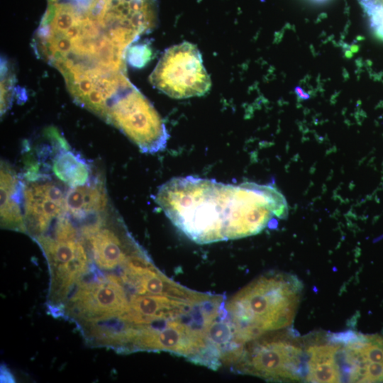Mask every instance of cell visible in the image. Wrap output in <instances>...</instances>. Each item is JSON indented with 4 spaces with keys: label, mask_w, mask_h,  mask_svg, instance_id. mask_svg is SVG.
I'll list each match as a JSON object with an SVG mask.
<instances>
[{
    "label": "cell",
    "mask_w": 383,
    "mask_h": 383,
    "mask_svg": "<svg viewBox=\"0 0 383 383\" xmlns=\"http://www.w3.org/2000/svg\"><path fill=\"white\" fill-rule=\"evenodd\" d=\"M14 378L11 373L5 366H1V382H13Z\"/></svg>",
    "instance_id": "obj_16"
},
{
    "label": "cell",
    "mask_w": 383,
    "mask_h": 383,
    "mask_svg": "<svg viewBox=\"0 0 383 383\" xmlns=\"http://www.w3.org/2000/svg\"><path fill=\"white\" fill-rule=\"evenodd\" d=\"M52 170L59 180L71 187L82 186L89 182L91 171L88 164L68 150L66 143L55 156Z\"/></svg>",
    "instance_id": "obj_13"
},
{
    "label": "cell",
    "mask_w": 383,
    "mask_h": 383,
    "mask_svg": "<svg viewBox=\"0 0 383 383\" xmlns=\"http://www.w3.org/2000/svg\"><path fill=\"white\" fill-rule=\"evenodd\" d=\"M109 205L104 184L99 180L70 188L65 194V213L77 220L104 213Z\"/></svg>",
    "instance_id": "obj_12"
},
{
    "label": "cell",
    "mask_w": 383,
    "mask_h": 383,
    "mask_svg": "<svg viewBox=\"0 0 383 383\" xmlns=\"http://www.w3.org/2000/svg\"><path fill=\"white\" fill-rule=\"evenodd\" d=\"M375 37L383 41V0H358Z\"/></svg>",
    "instance_id": "obj_14"
},
{
    "label": "cell",
    "mask_w": 383,
    "mask_h": 383,
    "mask_svg": "<svg viewBox=\"0 0 383 383\" xmlns=\"http://www.w3.org/2000/svg\"><path fill=\"white\" fill-rule=\"evenodd\" d=\"M120 129L145 153L163 150L168 133L160 116L135 87L115 102L106 121Z\"/></svg>",
    "instance_id": "obj_6"
},
{
    "label": "cell",
    "mask_w": 383,
    "mask_h": 383,
    "mask_svg": "<svg viewBox=\"0 0 383 383\" xmlns=\"http://www.w3.org/2000/svg\"><path fill=\"white\" fill-rule=\"evenodd\" d=\"M32 45L63 76L73 99L103 109L133 84L130 45L156 25L157 0H47Z\"/></svg>",
    "instance_id": "obj_1"
},
{
    "label": "cell",
    "mask_w": 383,
    "mask_h": 383,
    "mask_svg": "<svg viewBox=\"0 0 383 383\" xmlns=\"http://www.w3.org/2000/svg\"><path fill=\"white\" fill-rule=\"evenodd\" d=\"M80 235L95 265L101 270H113L121 266L138 246L126 240L101 216L84 225Z\"/></svg>",
    "instance_id": "obj_9"
},
{
    "label": "cell",
    "mask_w": 383,
    "mask_h": 383,
    "mask_svg": "<svg viewBox=\"0 0 383 383\" xmlns=\"http://www.w3.org/2000/svg\"><path fill=\"white\" fill-rule=\"evenodd\" d=\"M23 184V215L27 233L34 238L46 233L65 214V194L48 177L30 172Z\"/></svg>",
    "instance_id": "obj_8"
},
{
    "label": "cell",
    "mask_w": 383,
    "mask_h": 383,
    "mask_svg": "<svg viewBox=\"0 0 383 383\" xmlns=\"http://www.w3.org/2000/svg\"><path fill=\"white\" fill-rule=\"evenodd\" d=\"M294 91H295L296 94L297 95V96L300 99L306 100V99H309L310 98V96L309 95V94L305 92L302 89V88L301 87H299V86L295 87Z\"/></svg>",
    "instance_id": "obj_17"
},
{
    "label": "cell",
    "mask_w": 383,
    "mask_h": 383,
    "mask_svg": "<svg viewBox=\"0 0 383 383\" xmlns=\"http://www.w3.org/2000/svg\"><path fill=\"white\" fill-rule=\"evenodd\" d=\"M155 199L171 222L200 244L256 235L284 209V196L274 185L224 184L192 176L168 180Z\"/></svg>",
    "instance_id": "obj_2"
},
{
    "label": "cell",
    "mask_w": 383,
    "mask_h": 383,
    "mask_svg": "<svg viewBox=\"0 0 383 383\" xmlns=\"http://www.w3.org/2000/svg\"><path fill=\"white\" fill-rule=\"evenodd\" d=\"M306 354L304 379L310 382H343L340 365V342L338 334L305 347Z\"/></svg>",
    "instance_id": "obj_10"
},
{
    "label": "cell",
    "mask_w": 383,
    "mask_h": 383,
    "mask_svg": "<svg viewBox=\"0 0 383 383\" xmlns=\"http://www.w3.org/2000/svg\"><path fill=\"white\" fill-rule=\"evenodd\" d=\"M305 347L292 333H270L243 345L230 366L266 380H300L306 374Z\"/></svg>",
    "instance_id": "obj_4"
},
{
    "label": "cell",
    "mask_w": 383,
    "mask_h": 383,
    "mask_svg": "<svg viewBox=\"0 0 383 383\" xmlns=\"http://www.w3.org/2000/svg\"><path fill=\"white\" fill-rule=\"evenodd\" d=\"M338 337L343 382H383V336L349 331Z\"/></svg>",
    "instance_id": "obj_7"
},
{
    "label": "cell",
    "mask_w": 383,
    "mask_h": 383,
    "mask_svg": "<svg viewBox=\"0 0 383 383\" xmlns=\"http://www.w3.org/2000/svg\"><path fill=\"white\" fill-rule=\"evenodd\" d=\"M1 225L2 228L26 232L23 215V184L16 172L1 164Z\"/></svg>",
    "instance_id": "obj_11"
},
{
    "label": "cell",
    "mask_w": 383,
    "mask_h": 383,
    "mask_svg": "<svg viewBox=\"0 0 383 383\" xmlns=\"http://www.w3.org/2000/svg\"><path fill=\"white\" fill-rule=\"evenodd\" d=\"M309 1L316 4H323V3L328 2L329 0H309Z\"/></svg>",
    "instance_id": "obj_18"
},
{
    "label": "cell",
    "mask_w": 383,
    "mask_h": 383,
    "mask_svg": "<svg viewBox=\"0 0 383 383\" xmlns=\"http://www.w3.org/2000/svg\"><path fill=\"white\" fill-rule=\"evenodd\" d=\"M150 80L157 89L174 99L201 96L211 87L199 50L187 42L165 51Z\"/></svg>",
    "instance_id": "obj_5"
},
{
    "label": "cell",
    "mask_w": 383,
    "mask_h": 383,
    "mask_svg": "<svg viewBox=\"0 0 383 383\" xmlns=\"http://www.w3.org/2000/svg\"><path fill=\"white\" fill-rule=\"evenodd\" d=\"M150 55V50L145 47L137 46L128 52L127 59L132 65L140 66L146 62Z\"/></svg>",
    "instance_id": "obj_15"
},
{
    "label": "cell",
    "mask_w": 383,
    "mask_h": 383,
    "mask_svg": "<svg viewBox=\"0 0 383 383\" xmlns=\"http://www.w3.org/2000/svg\"><path fill=\"white\" fill-rule=\"evenodd\" d=\"M300 282L282 273L254 279L226 301L235 339L240 346L289 326L298 309Z\"/></svg>",
    "instance_id": "obj_3"
}]
</instances>
